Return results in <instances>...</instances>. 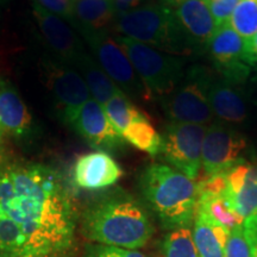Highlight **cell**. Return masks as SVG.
Here are the masks:
<instances>
[{"label": "cell", "instance_id": "6da1fadb", "mask_svg": "<svg viewBox=\"0 0 257 257\" xmlns=\"http://www.w3.org/2000/svg\"><path fill=\"white\" fill-rule=\"evenodd\" d=\"M15 198L8 217L17 221L28 239V255L56 257L72 248L79 212L56 170L43 165L9 166Z\"/></svg>", "mask_w": 257, "mask_h": 257}, {"label": "cell", "instance_id": "7a4b0ae2", "mask_svg": "<svg viewBox=\"0 0 257 257\" xmlns=\"http://www.w3.org/2000/svg\"><path fill=\"white\" fill-rule=\"evenodd\" d=\"M81 233L93 244L137 250L155 232L149 212L141 201L121 189L99 195L79 218Z\"/></svg>", "mask_w": 257, "mask_h": 257}, {"label": "cell", "instance_id": "3957f363", "mask_svg": "<svg viewBox=\"0 0 257 257\" xmlns=\"http://www.w3.org/2000/svg\"><path fill=\"white\" fill-rule=\"evenodd\" d=\"M140 188L144 201L167 231L189 227L197 212L198 182L162 163L143 170Z\"/></svg>", "mask_w": 257, "mask_h": 257}, {"label": "cell", "instance_id": "277c9868", "mask_svg": "<svg viewBox=\"0 0 257 257\" xmlns=\"http://www.w3.org/2000/svg\"><path fill=\"white\" fill-rule=\"evenodd\" d=\"M114 25L120 36L163 53L175 56L194 54L175 12L167 5H142L117 17Z\"/></svg>", "mask_w": 257, "mask_h": 257}, {"label": "cell", "instance_id": "5b68a950", "mask_svg": "<svg viewBox=\"0 0 257 257\" xmlns=\"http://www.w3.org/2000/svg\"><path fill=\"white\" fill-rule=\"evenodd\" d=\"M150 98L169 95L184 79V61L124 36L115 37Z\"/></svg>", "mask_w": 257, "mask_h": 257}, {"label": "cell", "instance_id": "8992f818", "mask_svg": "<svg viewBox=\"0 0 257 257\" xmlns=\"http://www.w3.org/2000/svg\"><path fill=\"white\" fill-rule=\"evenodd\" d=\"M212 78L213 74L205 67H192L178 87L162 98L163 110L172 123H211L214 117L208 100Z\"/></svg>", "mask_w": 257, "mask_h": 257}, {"label": "cell", "instance_id": "52a82bcc", "mask_svg": "<svg viewBox=\"0 0 257 257\" xmlns=\"http://www.w3.org/2000/svg\"><path fill=\"white\" fill-rule=\"evenodd\" d=\"M101 69L128 99L149 100L150 96L138 78L133 63L115 37L107 31L79 30Z\"/></svg>", "mask_w": 257, "mask_h": 257}, {"label": "cell", "instance_id": "ba28073f", "mask_svg": "<svg viewBox=\"0 0 257 257\" xmlns=\"http://www.w3.org/2000/svg\"><path fill=\"white\" fill-rule=\"evenodd\" d=\"M43 75L60 120L72 127L82 106L92 98L85 80L75 68L57 59L44 61Z\"/></svg>", "mask_w": 257, "mask_h": 257}, {"label": "cell", "instance_id": "9c48e42d", "mask_svg": "<svg viewBox=\"0 0 257 257\" xmlns=\"http://www.w3.org/2000/svg\"><path fill=\"white\" fill-rule=\"evenodd\" d=\"M206 130V125L170 123L163 133L161 154L174 169L192 180H197L200 172Z\"/></svg>", "mask_w": 257, "mask_h": 257}, {"label": "cell", "instance_id": "30bf717a", "mask_svg": "<svg viewBox=\"0 0 257 257\" xmlns=\"http://www.w3.org/2000/svg\"><path fill=\"white\" fill-rule=\"evenodd\" d=\"M248 148L245 136L224 123H213L207 127L201 150L204 178L226 173L244 160L242 154Z\"/></svg>", "mask_w": 257, "mask_h": 257}, {"label": "cell", "instance_id": "8fae6325", "mask_svg": "<svg viewBox=\"0 0 257 257\" xmlns=\"http://www.w3.org/2000/svg\"><path fill=\"white\" fill-rule=\"evenodd\" d=\"M206 50L221 79L239 86L248 80L251 67L244 60L245 42L230 23L216 29Z\"/></svg>", "mask_w": 257, "mask_h": 257}, {"label": "cell", "instance_id": "7c38bea8", "mask_svg": "<svg viewBox=\"0 0 257 257\" xmlns=\"http://www.w3.org/2000/svg\"><path fill=\"white\" fill-rule=\"evenodd\" d=\"M32 12L42 36L56 59L67 66L78 68L87 51L72 25L59 16L50 14L36 2L32 3Z\"/></svg>", "mask_w": 257, "mask_h": 257}, {"label": "cell", "instance_id": "4fadbf2b", "mask_svg": "<svg viewBox=\"0 0 257 257\" xmlns=\"http://www.w3.org/2000/svg\"><path fill=\"white\" fill-rule=\"evenodd\" d=\"M72 128L78 133L94 149L113 150L125 146V141L111 124L104 106L91 98L82 106Z\"/></svg>", "mask_w": 257, "mask_h": 257}, {"label": "cell", "instance_id": "5bb4252c", "mask_svg": "<svg viewBox=\"0 0 257 257\" xmlns=\"http://www.w3.org/2000/svg\"><path fill=\"white\" fill-rule=\"evenodd\" d=\"M0 133L17 141H27L36 134L31 113L8 79L0 80Z\"/></svg>", "mask_w": 257, "mask_h": 257}, {"label": "cell", "instance_id": "9a60e30c", "mask_svg": "<svg viewBox=\"0 0 257 257\" xmlns=\"http://www.w3.org/2000/svg\"><path fill=\"white\" fill-rule=\"evenodd\" d=\"M224 197L244 220L257 211V163L244 159L225 173Z\"/></svg>", "mask_w": 257, "mask_h": 257}, {"label": "cell", "instance_id": "2e32d148", "mask_svg": "<svg viewBox=\"0 0 257 257\" xmlns=\"http://www.w3.org/2000/svg\"><path fill=\"white\" fill-rule=\"evenodd\" d=\"M123 170L106 152L81 155L73 168V182L78 188L98 191L117 184Z\"/></svg>", "mask_w": 257, "mask_h": 257}, {"label": "cell", "instance_id": "e0dca14e", "mask_svg": "<svg viewBox=\"0 0 257 257\" xmlns=\"http://www.w3.org/2000/svg\"><path fill=\"white\" fill-rule=\"evenodd\" d=\"M182 30L191 42L194 53L206 49L216 31L208 0H186L174 10Z\"/></svg>", "mask_w": 257, "mask_h": 257}, {"label": "cell", "instance_id": "ac0fdd59", "mask_svg": "<svg viewBox=\"0 0 257 257\" xmlns=\"http://www.w3.org/2000/svg\"><path fill=\"white\" fill-rule=\"evenodd\" d=\"M208 100L213 114L224 123L239 125L248 119V100L239 85L213 75L208 87Z\"/></svg>", "mask_w": 257, "mask_h": 257}, {"label": "cell", "instance_id": "d6986e66", "mask_svg": "<svg viewBox=\"0 0 257 257\" xmlns=\"http://www.w3.org/2000/svg\"><path fill=\"white\" fill-rule=\"evenodd\" d=\"M119 127L117 133L125 142L130 143L136 149L149 154L150 156H156L161 153L162 136L138 107L135 108L130 117H127Z\"/></svg>", "mask_w": 257, "mask_h": 257}, {"label": "cell", "instance_id": "ffe728a7", "mask_svg": "<svg viewBox=\"0 0 257 257\" xmlns=\"http://www.w3.org/2000/svg\"><path fill=\"white\" fill-rule=\"evenodd\" d=\"M117 14L111 0H74V24L76 30L106 31L115 23Z\"/></svg>", "mask_w": 257, "mask_h": 257}, {"label": "cell", "instance_id": "44dd1931", "mask_svg": "<svg viewBox=\"0 0 257 257\" xmlns=\"http://www.w3.org/2000/svg\"><path fill=\"white\" fill-rule=\"evenodd\" d=\"M230 231L195 213L193 240L199 257H225Z\"/></svg>", "mask_w": 257, "mask_h": 257}, {"label": "cell", "instance_id": "7402d4cb", "mask_svg": "<svg viewBox=\"0 0 257 257\" xmlns=\"http://www.w3.org/2000/svg\"><path fill=\"white\" fill-rule=\"evenodd\" d=\"M76 70L81 74L83 80H85L92 98L95 99L102 106L107 104L108 100L113 98L114 95H117L118 93H123L106 75L101 67L89 54H86L83 56Z\"/></svg>", "mask_w": 257, "mask_h": 257}, {"label": "cell", "instance_id": "603a6c76", "mask_svg": "<svg viewBox=\"0 0 257 257\" xmlns=\"http://www.w3.org/2000/svg\"><path fill=\"white\" fill-rule=\"evenodd\" d=\"M212 223L231 231L243 225L244 219L231 207L224 195L199 194L197 212Z\"/></svg>", "mask_w": 257, "mask_h": 257}, {"label": "cell", "instance_id": "cb8c5ba5", "mask_svg": "<svg viewBox=\"0 0 257 257\" xmlns=\"http://www.w3.org/2000/svg\"><path fill=\"white\" fill-rule=\"evenodd\" d=\"M0 255H28V239L21 225L10 217H0Z\"/></svg>", "mask_w": 257, "mask_h": 257}, {"label": "cell", "instance_id": "d4e9b609", "mask_svg": "<svg viewBox=\"0 0 257 257\" xmlns=\"http://www.w3.org/2000/svg\"><path fill=\"white\" fill-rule=\"evenodd\" d=\"M229 23L248 48L257 34V0H240Z\"/></svg>", "mask_w": 257, "mask_h": 257}, {"label": "cell", "instance_id": "484cf974", "mask_svg": "<svg viewBox=\"0 0 257 257\" xmlns=\"http://www.w3.org/2000/svg\"><path fill=\"white\" fill-rule=\"evenodd\" d=\"M162 257H199L189 227L170 230L161 242Z\"/></svg>", "mask_w": 257, "mask_h": 257}, {"label": "cell", "instance_id": "4316f807", "mask_svg": "<svg viewBox=\"0 0 257 257\" xmlns=\"http://www.w3.org/2000/svg\"><path fill=\"white\" fill-rule=\"evenodd\" d=\"M225 257H252L251 249L244 233L243 225L230 231L225 246Z\"/></svg>", "mask_w": 257, "mask_h": 257}, {"label": "cell", "instance_id": "83f0119b", "mask_svg": "<svg viewBox=\"0 0 257 257\" xmlns=\"http://www.w3.org/2000/svg\"><path fill=\"white\" fill-rule=\"evenodd\" d=\"M15 182L9 166L0 169V217H8L9 208L15 198Z\"/></svg>", "mask_w": 257, "mask_h": 257}, {"label": "cell", "instance_id": "f1b7e54d", "mask_svg": "<svg viewBox=\"0 0 257 257\" xmlns=\"http://www.w3.org/2000/svg\"><path fill=\"white\" fill-rule=\"evenodd\" d=\"M83 257H146L138 250L115 248V246L92 244L86 249Z\"/></svg>", "mask_w": 257, "mask_h": 257}, {"label": "cell", "instance_id": "f546056e", "mask_svg": "<svg viewBox=\"0 0 257 257\" xmlns=\"http://www.w3.org/2000/svg\"><path fill=\"white\" fill-rule=\"evenodd\" d=\"M50 14L59 16L70 25L74 24V0H35Z\"/></svg>", "mask_w": 257, "mask_h": 257}, {"label": "cell", "instance_id": "4dcf8cb0", "mask_svg": "<svg viewBox=\"0 0 257 257\" xmlns=\"http://www.w3.org/2000/svg\"><path fill=\"white\" fill-rule=\"evenodd\" d=\"M212 16H213L216 27L229 23L236 6L239 4L240 0H208Z\"/></svg>", "mask_w": 257, "mask_h": 257}, {"label": "cell", "instance_id": "1f68e13d", "mask_svg": "<svg viewBox=\"0 0 257 257\" xmlns=\"http://www.w3.org/2000/svg\"><path fill=\"white\" fill-rule=\"evenodd\" d=\"M243 229L250 249H251L252 257H257V211L251 217L244 220Z\"/></svg>", "mask_w": 257, "mask_h": 257}, {"label": "cell", "instance_id": "d6a6232c", "mask_svg": "<svg viewBox=\"0 0 257 257\" xmlns=\"http://www.w3.org/2000/svg\"><path fill=\"white\" fill-rule=\"evenodd\" d=\"M111 2L114 6L117 17H119V16L126 14L131 10L142 6L146 0H111Z\"/></svg>", "mask_w": 257, "mask_h": 257}, {"label": "cell", "instance_id": "836d02e7", "mask_svg": "<svg viewBox=\"0 0 257 257\" xmlns=\"http://www.w3.org/2000/svg\"><path fill=\"white\" fill-rule=\"evenodd\" d=\"M244 60H245L246 64H249L250 67L257 69V34L253 37L251 44L248 48H245Z\"/></svg>", "mask_w": 257, "mask_h": 257}, {"label": "cell", "instance_id": "e575fe53", "mask_svg": "<svg viewBox=\"0 0 257 257\" xmlns=\"http://www.w3.org/2000/svg\"><path fill=\"white\" fill-rule=\"evenodd\" d=\"M4 135L0 133V162L5 156V141H4Z\"/></svg>", "mask_w": 257, "mask_h": 257}, {"label": "cell", "instance_id": "d590c367", "mask_svg": "<svg viewBox=\"0 0 257 257\" xmlns=\"http://www.w3.org/2000/svg\"><path fill=\"white\" fill-rule=\"evenodd\" d=\"M163 2H165V4L167 6H169V8L170 6H174V8H176V6H179L181 3L186 2V0H163Z\"/></svg>", "mask_w": 257, "mask_h": 257}, {"label": "cell", "instance_id": "8d00e7d4", "mask_svg": "<svg viewBox=\"0 0 257 257\" xmlns=\"http://www.w3.org/2000/svg\"><path fill=\"white\" fill-rule=\"evenodd\" d=\"M15 257H53V256H40V255H25V256H15Z\"/></svg>", "mask_w": 257, "mask_h": 257}, {"label": "cell", "instance_id": "74e56055", "mask_svg": "<svg viewBox=\"0 0 257 257\" xmlns=\"http://www.w3.org/2000/svg\"><path fill=\"white\" fill-rule=\"evenodd\" d=\"M6 2H9V0H0V4H2V3H6Z\"/></svg>", "mask_w": 257, "mask_h": 257}, {"label": "cell", "instance_id": "f35d334b", "mask_svg": "<svg viewBox=\"0 0 257 257\" xmlns=\"http://www.w3.org/2000/svg\"><path fill=\"white\" fill-rule=\"evenodd\" d=\"M252 81H253V82H257V78H255V79H253V80H252Z\"/></svg>", "mask_w": 257, "mask_h": 257}]
</instances>
